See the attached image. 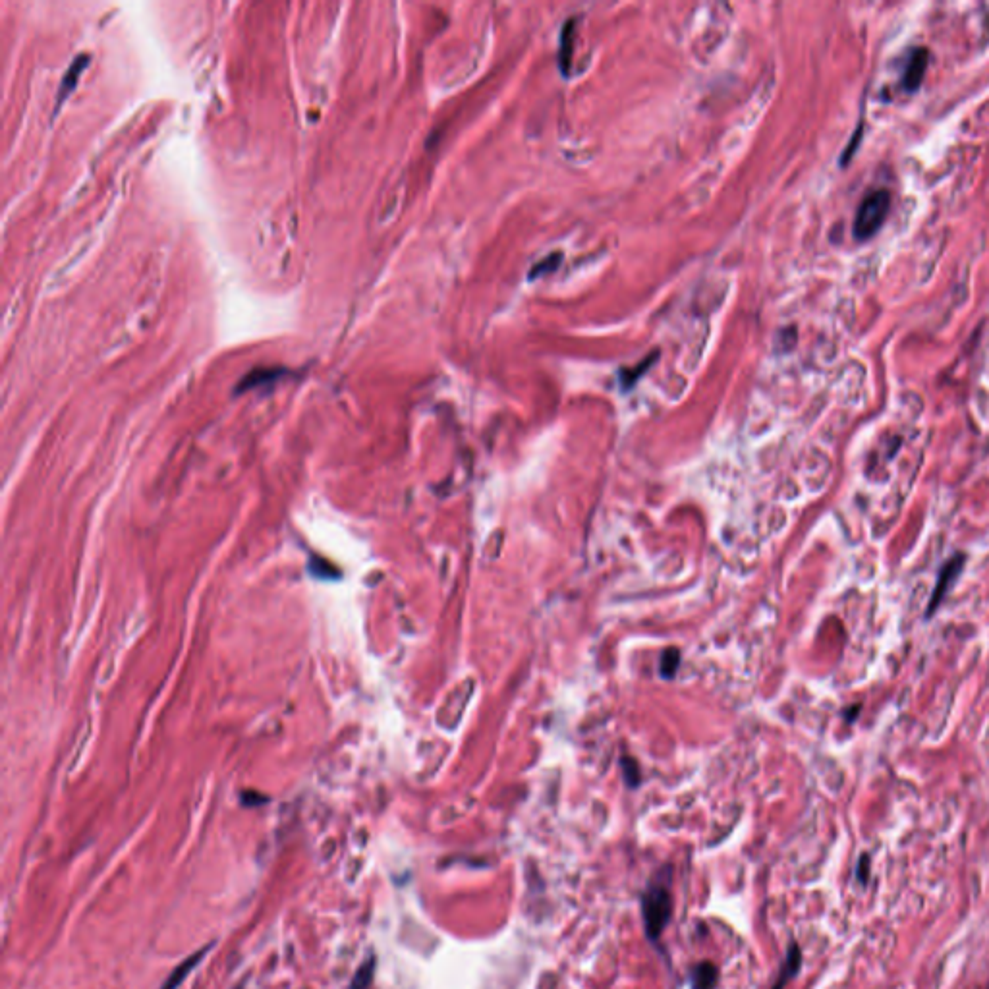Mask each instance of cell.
Masks as SVG:
<instances>
[{
    "label": "cell",
    "mask_w": 989,
    "mask_h": 989,
    "mask_svg": "<svg viewBox=\"0 0 989 989\" xmlns=\"http://www.w3.org/2000/svg\"><path fill=\"white\" fill-rule=\"evenodd\" d=\"M889 209H891V194L887 190L870 192L856 211L854 225H852L854 238L856 240L874 238L879 232V228L883 227V223L889 215Z\"/></svg>",
    "instance_id": "1"
},
{
    "label": "cell",
    "mask_w": 989,
    "mask_h": 989,
    "mask_svg": "<svg viewBox=\"0 0 989 989\" xmlns=\"http://www.w3.org/2000/svg\"><path fill=\"white\" fill-rule=\"evenodd\" d=\"M642 912H644V926L650 939H659L667 924L671 922L673 914V897L667 887L653 883L650 889L642 897Z\"/></svg>",
    "instance_id": "2"
},
{
    "label": "cell",
    "mask_w": 989,
    "mask_h": 989,
    "mask_svg": "<svg viewBox=\"0 0 989 989\" xmlns=\"http://www.w3.org/2000/svg\"><path fill=\"white\" fill-rule=\"evenodd\" d=\"M962 568H964V555L961 553L953 555L949 561H945V565L941 566V570L937 574L935 588H933L932 599H930L928 609H926V617L935 615L939 605L947 599V595L953 590V586L957 584V580L961 576Z\"/></svg>",
    "instance_id": "3"
},
{
    "label": "cell",
    "mask_w": 989,
    "mask_h": 989,
    "mask_svg": "<svg viewBox=\"0 0 989 989\" xmlns=\"http://www.w3.org/2000/svg\"><path fill=\"white\" fill-rule=\"evenodd\" d=\"M928 60H930L928 49L918 47V49H912L910 51L908 60H906L905 70H903V80H901V85H903L905 91L914 93L922 85L924 74L928 70Z\"/></svg>",
    "instance_id": "4"
},
{
    "label": "cell",
    "mask_w": 989,
    "mask_h": 989,
    "mask_svg": "<svg viewBox=\"0 0 989 989\" xmlns=\"http://www.w3.org/2000/svg\"><path fill=\"white\" fill-rule=\"evenodd\" d=\"M284 375H288V369H254V371H250V373H248V375H246V377L238 383L236 393L254 391V389H261V387H273L277 381H281V379H283Z\"/></svg>",
    "instance_id": "5"
},
{
    "label": "cell",
    "mask_w": 989,
    "mask_h": 989,
    "mask_svg": "<svg viewBox=\"0 0 989 989\" xmlns=\"http://www.w3.org/2000/svg\"><path fill=\"white\" fill-rule=\"evenodd\" d=\"M89 64V57L87 55H82V57L74 58V62L70 64V68L66 70L64 78H62V84H60V89H58V99H57V109L60 107V103L74 91V87L78 85V80L80 76L84 74L85 68Z\"/></svg>",
    "instance_id": "6"
},
{
    "label": "cell",
    "mask_w": 989,
    "mask_h": 989,
    "mask_svg": "<svg viewBox=\"0 0 989 989\" xmlns=\"http://www.w3.org/2000/svg\"><path fill=\"white\" fill-rule=\"evenodd\" d=\"M209 949H211V945H207L205 949H201V951H198L196 955H192V957H188V959L182 962L180 966H176V968L172 970V974H170L169 980H167V982L163 984V988L161 989L178 988V986H180V984H182V982L186 980V976H188V974H190V972H192V970H194V968L198 966L199 961H201V959H203V957H205V955L209 953Z\"/></svg>",
    "instance_id": "7"
},
{
    "label": "cell",
    "mask_w": 989,
    "mask_h": 989,
    "mask_svg": "<svg viewBox=\"0 0 989 989\" xmlns=\"http://www.w3.org/2000/svg\"><path fill=\"white\" fill-rule=\"evenodd\" d=\"M800 964H802V953H800V947L798 945H791L789 953H787V961L783 964V970L779 972V978L775 982L773 989H783L792 978L798 974L800 970Z\"/></svg>",
    "instance_id": "8"
},
{
    "label": "cell",
    "mask_w": 989,
    "mask_h": 989,
    "mask_svg": "<svg viewBox=\"0 0 989 989\" xmlns=\"http://www.w3.org/2000/svg\"><path fill=\"white\" fill-rule=\"evenodd\" d=\"M574 24L576 20L570 18L563 26V33H561V49H559V64H561V72L568 76L570 74V64H572V43H574Z\"/></svg>",
    "instance_id": "9"
},
{
    "label": "cell",
    "mask_w": 989,
    "mask_h": 989,
    "mask_svg": "<svg viewBox=\"0 0 989 989\" xmlns=\"http://www.w3.org/2000/svg\"><path fill=\"white\" fill-rule=\"evenodd\" d=\"M657 358H659V350L651 352L650 356H648L644 362L636 364L634 368L621 369V371H619V381H621L622 389H632V387L638 383V379H640V377H642V375H644V373L651 368V364H653Z\"/></svg>",
    "instance_id": "10"
},
{
    "label": "cell",
    "mask_w": 989,
    "mask_h": 989,
    "mask_svg": "<svg viewBox=\"0 0 989 989\" xmlns=\"http://www.w3.org/2000/svg\"><path fill=\"white\" fill-rule=\"evenodd\" d=\"M692 989H713L717 984V968L709 962H704L692 970L690 976Z\"/></svg>",
    "instance_id": "11"
},
{
    "label": "cell",
    "mask_w": 989,
    "mask_h": 989,
    "mask_svg": "<svg viewBox=\"0 0 989 989\" xmlns=\"http://www.w3.org/2000/svg\"><path fill=\"white\" fill-rule=\"evenodd\" d=\"M561 259H563V254H559V252L543 257L541 261H537L536 265L532 267V271L528 273V277H530V279H537V277H541V275H545V273L555 271V269L559 267Z\"/></svg>",
    "instance_id": "12"
},
{
    "label": "cell",
    "mask_w": 989,
    "mask_h": 989,
    "mask_svg": "<svg viewBox=\"0 0 989 989\" xmlns=\"http://www.w3.org/2000/svg\"><path fill=\"white\" fill-rule=\"evenodd\" d=\"M373 972H375V959L369 957L368 961L358 968L350 989H368L373 980Z\"/></svg>",
    "instance_id": "13"
},
{
    "label": "cell",
    "mask_w": 989,
    "mask_h": 989,
    "mask_svg": "<svg viewBox=\"0 0 989 989\" xmlns=\"http://www.w3.org/2000/svg\"><path fill=\"white\" fill-rule=\"evenodd\" d=\"M679 651L677 650H667L663 659H661V673L663 677H673L677 667H679Z\"/></svg>",
    "instance_id": "14"
},
{
    "label": "cell",
    "mask_w": 989,
    "mask_h": 989,
    "mask_svg": "<svg viewBox=\"0 0 989 989\" xmlns=\"http://www.w3.org/2000/svg\"><path fill=\"white\" fill-rule=\"evenodd\" d=\"M868 872H870L868 858H862V860H860V868H858V879H860L862 883H866V881H868Z\"/></svg>",
    "instance_id": "15"
},
{
    "label": "cell",
    "mask_w": 989,
    "mask_h": 989,
    "mask_svg": "<svg viewBox=\"0 0 989 989\" xmlns=\"http://www.w3.org/2000/svg\"><path fill=\"white\" fill-rule=\"evenodd\" d=\"M988 989H989V984H988Z\"/></svg>",
    "instance_id": "16"
}]
</instances>
